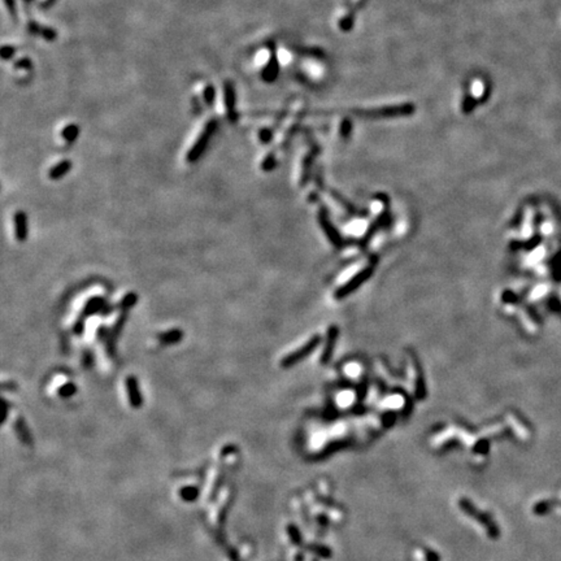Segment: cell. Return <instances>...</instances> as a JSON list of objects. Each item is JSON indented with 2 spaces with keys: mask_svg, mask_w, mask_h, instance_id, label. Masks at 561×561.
I'll list each match as a JSON object with an SVG mask.
<instances>
[{
  "mask_svg": "<svg viewBox=\"0 0 561 561\" xmlns=\"http://www.w3.org/2000/svg\"><path fill=\"white\" fill-rule=\"evenodd\" d=\"M216 129H217L216 120H211V121L207 122L206 126H204V129H203L202 132H200L199 138L195 140L194 146L190 148V151H188L187 155H186V160H187L188 163H195V161H198L199 159L202 157V155L204 154V151L207 150L209 140H211V138L213 136Z\"/></svg>",
  "mask_w": 561,
  "mask_h": 561,
  "instance_id": "1",
  "label": "cell"
},
{
  "mask_svg": "<svg viewBox=\"0 0 561 561\" xmlns=\"http://www.w3.org/2000/svg\"><path fill=\"white\" fill-rule=\"evenodd\" d=\"M126 385V391H128V397H129V403L131 408L134 409H139L143 404V397H142V392L139 388V382L135 376H129L126 377L125 380Z\"/></svg>",
  "mask_w": 561,
  "mask_h": 561,
  "instance_id": "2",
  "label": "cell"
},
{
  "mask_svg": "<svg viewBox=\"0 0 561 561\" xmlns=\"http://www.w3.org/2000/svg\"><path fill=\"white\" fill-rule=\"evenodd\" d=\"M13 223H14V237L17 239V242L24 243L28 239V215L24 211H17L14 213L13 216Z\"/></svg>",
  "mask_w": 561,
  "mask_h": 561,
  "instance_id": "3",
  "label": "cell"
},
{
  "mask_svg": "<svg viewBox=\"0 0 561 561\" xmlns=\"http://www.w3.org/2000/svg\"><path fill=\"white\" fill-rule=\"evenodd\" d=\"M223 101H225V108L227 112V117L231 121L237 120V113H235V91L230 81H226L223 85Z\"/></svg>",
  "mask_w": 561,
  "mask_h": 561,
  "instance_id": "4",
  "label": "cell"
},
{
  "mask_svg": "<svg viewBox=\"0 0 561 561\" xmlns=\"http://www.w3.org/2000/svg\"><path fill=\"white\" fill-rule=\"evenodd\" d=\"M105 304H107V300H105L103 297L90 298V299L86 302V304H85V307L84 309H82V312H81L80 317L84 318V320H87L88 317L94 316V314H100L103 308L105 307Z\"/></svg>",
  "mask_w": 561,
  "mask_h": 561,
  "instance_id": "5",
  "label": "cell"
},
{
  "mask_svg": "<svg viewBox=\"0 0 561 561\" xmlns=\"http://www.w3.org/2000/svg\"><path fill=\"white\" fill-rule=\"evenodd\" d=\"M183 337H185V333H183V330L182 329H171V330L168 331H163V333H160V334L157 335V339L160 341L161 345H177V343H179V342L183 339Z\"/></svg>",
  "mask_w": 561,
  "mask_h": 561,
  "instance_id": "6",
  "label": "cell"
},
{
  "mask_svg": "<svg viewBox=\"0 0 561 561\" xmlns=\"http://www.w3.org/2000/svg\"><path fill=\"white\" fill-rule=\"evenodd\" d=\"M70 169H72V163L69 160H61L49 169L48 178L52 181H57L60 178H63L66 173H69Z\"/></svg>",
  "mask_w": 561,
  "mask_h": 561,
  "instance_id": "7",
  "label": "cell"
},
{
  "mask_svg": "<svg viewBox=\"0 0 561 561\" xmlns=\"http://www.w3.org/2000/svg\"><path fill=\"white\" fill-rule=\"evenodd\" d=\"M126 321H128V312H121V314H120L119 317H117V320H116L115 325L112 326L111 329V333H109V341L112 342H117V339H119V337L121 335L122 330H124V328H125L126 325Z\"/></svg>",
  "mask_w": 561,
  "mask_h": 561,
  "instance_id": "8",
  "label": "cell"
},
{
  "mask_svg": "<svg viewBox=\"0 0 561 561\" xmlns=\"http://www.w3.org/2000/svg\"><path fill=\"white\" fill-rule=\"evenodd\" d=\"M136 302H138V295L135 293H128L120 300L117 308L121 309V312H129V309H131L135 305Z\"/></svg>",
  "mask_w": 561,
  "mask_h": 561,
  "instance_id": "9",
  "label": "cell"
},
{
  "mask_svg": "<svg viewBox=\"0 0 561 561\" xmlns=\"http://www.w3.org/2000/svg\"><path fill=\"white\" fill-rule=\"evenodd\" d=\"M78 134H80V129H78V126L74 125V124L68 125L66 128H64L63 131H61V136H63L64 140L68 142V143H73L74 140L77 139Z\"/></svg>",
  "mask_w": 561,
  "mask_h": 561,
  "instance_id": "10",
  "label": "cell"
},
{
  "mask_svg": "<svg viewBox=\"0 0 561 561\" xmlns=\"http://www.w3.org/2000/svg\"><path fill=\"white\" fill-rule=\"evenodd\" d=\"M76 392H77V386L74 384H72V382H68V384L63 385V386L59 388V395L61 397L73 396Z\"/></svg>",
  "mask_w": 561,
  "mask_h": 561,
  "instance_id": "11",
  "label": "cell"
},
{
  "mask_svg": "<svg viewBox=\"0 0 561 561\" xmlns=\"http://www.w3.org/2000/svg\"><path fill=\"white\" fill-rule=\"evenodd\" d=\"M94 355L91 353L90 349H85L82 353V366L85 369H90L91 366L94 365Z\"/></svg>",
  "mask_w": 561,
  "mask_h": 561,
  "instance_id": "12",
  "label": "cell"
},
{
  "mask_svg": "<svg viewBox=\"0 0 561 561\" xmlns=\"http://www.w3.org/2000/svg\"><path fill=\"white\" fill-rule=\"evenodd\" d=\"M204 99H206L207 105H212L213 100H215V88H213V86H211V85H208V86L204 88Z\"/></svg>",
  "mask_w": 561,
  "mask_h": 561,
  "instance_id": "13",
  "label": "cell"
},
{
  "mask_svg": "<svg viewBox=\"0 0 561 561\" xmlns=\"http://www.w3.org/2000/svg\"><path fill=\"white\" fill-rule=\"evenodd\" d=\"M85 321H86V320H84V318L78 317L77 321L74 322V325H73V333H74V334H76V335H78V337H80V335L84 334V331H85Z\"/></svg>",
  "mask_w": 561,
  "mask_h": 561,
  "instance_id": "14",
  "label": "cell"
},
{
  "mask_svg": "<svg viewBox=\"0 0 561 561\" xmlns=\"http://www.w3.org/2000/svg\"><path fill=\"white\" fill-rule=\"evenodd\" d=\"M96 333H98L96 335H98L99 341L105 342L109 338V333H111V330H109L107 326H104V325H101V326H99L98 328V331H96Z\"/></svg>",
  "mask_w": 561,
  "mask_h": 561,
  "instance_id": "15",
  "label": "cell"
},
{
  "mask_svg": "<svg viewBox=\"0 0 561 561\" xmlns=\"http://www.w3.org/2000/svg\"><path fill=\"white\" fill-rule=\"evenodd\" d=\"M13 53H14V48L13 47H11V45H5V47H3V49H1V57H3L4 60L11 59L12 56H13Z\"/></svg>",
  "mask_w": 561,
  "mask_h": 561,
  "instance_id": "16",
  "label": "cell"
},
{
  "mask_svg": "<svg viewBox=\"0 0 561 561\" xmlns=\"http://www.w3.org/2000/svg\"><path fill=\"white\" fill-rule=\"evenodd\" d=\"M273 165H274V157H273V155H268V157L262 161V169L264 171H270Z\"/></svg>",
  "mask_w": 561,
  "mask_h": 561,
  "instance_id": "17",
  "label": "cell"
},
{
  "mask_svg": "<svg viewBox=\"0 0 561 561\" xmlns=\"http://www.w3.org/2000/svg\"><path fill=\"white\" fill-rule=\"evenodd\" d=\"M41 34H42L45 39H53L56 37L55 30L47 28H41Z\"/></svg>",
  "mask_w": 561,
  "mask_h": 561,
  "instance_id": "18",
  "label": "cell"
},
{
  "mask_svg": "<svg viewBox=\"0 0 561 561\" xmlns=\"http://www.w3.org/2000/svg\"><path fill=\"white\" fill-rule=\"evenodd\" d=\"M196 495H198V490L190 487V490H186V495H183V498H185V500H194Z\"/></svg>",
  "mask_w": 561,
  "mask_h": 561,
  "instance_id": "19",
  "label": "cell"
},
{
  "mask_svg": "<svg viewBox=\"0 0 561 561\" xmlns=\"http://www.w3.org/2000/svg\"><path fill=\"white\" fill-rule=\"evenodd\" d=\"M3 390L16 391L17 390V385H16V382H3Z\"/></svg>",
  "mask_w": 561,
  "mask_h": 561,
  "instance_id": "20",
  "label": "cell"
},
{
  "mask_svg": "<svg viewBox=\"0 0 561 561\" xmlns=\"http://www.w3.org/2000/svg\"><path fill=\"white\" fill-rule=\"evenodd\" d=\"M116 307H113V305H111V304H105V307L103 308V310L100 312V316H108V314H111L113 310H115Z\"/></svg>",
  "mask_w": 561,
  "mask_h": 561,
  "instance_id": "21",
  "label": "cell"
}]
</instances>
